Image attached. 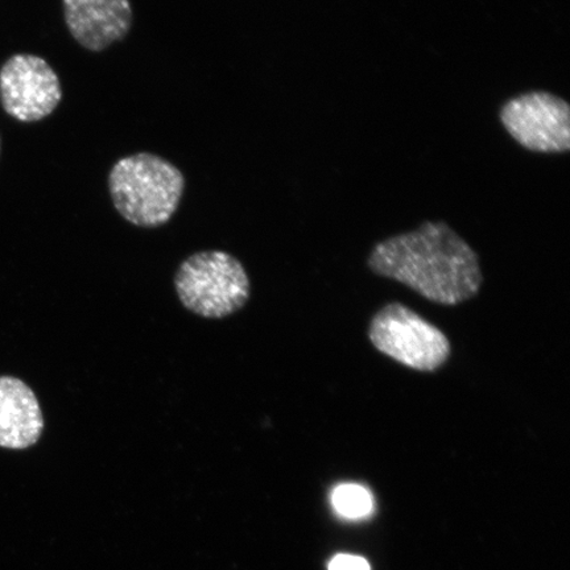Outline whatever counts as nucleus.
Segmentation results:
<instances>
[{"mask_svg": "<svg viewBox=\"0 0 570 570\" xmlns=\"http://www.w3.org/2000/svg\"><path fill=\"white\" fill-rule=\"evenodd\" d=\"M368 267L443 305L470 301L483 282L479 255L445 223H425L381 242L370 254Z\"/></svg>", "mask_w": 570, "mask_h": 570, "instance_id": "obj_1", "label": "nucleus"}, {"mask_svg": "<svg viewBox=\"0 0 570 570\" xmlns=\"http://www.w3.org/2000/svg\"><path fill=\"white\" fill-rule=\"evenodd\" d=\"M107 183L114 208L127 223L145 229L168 224L180 206L185 190L181 170L149 153L118 160Z\"/></svg>", "mask_w": 570, "mask_h": 570, "instance_id": "obj_2", "label": "nucleus"}, {"mask_svg": "<svg viewBox=\"0 0 570 570\" xmlns=\"http://www.w3.org/2000/svg\"><path fill=\"white\" fill-rule=\"evenodd\" d=\"M175 288L185 308L204 318L234 315L252 294L244 265L225 252L190 255L177 269Z\"/></svg>", "mask_w": 570, "mask_h": 570, "instance_id": "obj_3", "label": "nucleus"}, {"mask_svg": "<svg viewBox=\"0 0 570 570\" xmlns=\"http://www.w3.org/2000/svg\"><path fill=\"white\" fill-rule=\"evenodd\" d=\"M368 336L377 352L417 372H434L451 355L445 334L401 303L376 313Z\"/></svg>", "mask_w": 570, "mask_h": 570, "instance_id": "obj_4", "label": "nucleus"}, {"mask_svg": "<svg viewBox=\"0 0 570 570\" xmlns=\"http://www.w3.org/2000/svg\"><path fill=\"white\" fill-rule=\"evenodd\" d=\"M61 101L60 78L42 57L13 55L0 69V102L19 122H40L51 116Z\"/></svg>", "mask_w": 570, "mask_h": 570, "instance_id": "obj_5", "label": "nucleus"}, {"mask_svg": "<svg viewBox=\"0 0 570 570\" xmlns=\"http://www.w3.org/2000/svg\"><path fill=\"white\" fill-rule=\"evenodd\" d=\"M501 120L511 137L529 151H569V105L551 92L531 91L510 99L502 107Z\"/></svg>", "mask_w": 570, "mask_h": 570, "instance_id": "obj_6", "label": "nucleus"}, {"mask_svg": "<svg viewBox=\"0 0 570 570\" xmlns=\"http://www.w3.org/2000/svg\"><path fill=\"white\" fill-rule=\"evenodd\" d=\"M71 38L90 52H102L131 31L130 0H62Z\"/></svg>", "mask_w": 570, "mask_h": 570, "instance_id": "obj_7", "label": "nucleus"}, {"mask_svg": "<svg viewBox=\"0 0 570 570\" xmlns=\"http://www.w3.org/2000/svg\"><path fill=\"white\" fill-rule=\"evenodd\" d=\"M42 431L45 417L32 389L18 377L0 376V446L31 448Z\"/></svg>", "mask_w": 570, "mask_h": 570, "instance_id": "obj_8", "label": "nucleus"}, {"mask_svg": "<svg viewBox=\"0 0 570 570\" xmlns=\"http://www.w3.org/2000/svg\"><path fill=\"white\" fill-rule=\"evenodd\" d=\"M332 504L341 517L347 519L366 518L374 510L372 493L356 483H344L334 489Z\"/></svg>", "mask_w": 570, "mask_h": 570, "instance_id": "obj_9", "label": "nucleus"}, {"mask_svg": "<svg viewBox=\"0 0 570 570\" xmlns=\"http://www.w3.org/2000/svg\"><path fill=\"white\" fill-rule=\"evenodd\" d=\"M330 570H372L368 562L354 554H338L333 558Z\"/></svg>", "mask_w": 570, "mask_h": 570, "instance_id": "obj_10", "label": "nucleus"}, {"mask_svg": "<svg viewBox=\"0 0 570 570\" xmlns=\"http://www.w3.org/2000/svg\"><path fill=\"white\" fill-rule=\"evenodd\" d=\"M0 146H2V140H0Z\"/></svg>", "mask_w": 570, "mask_h": 570, "instance_id": "obj_11", "label": "nucleus"}]
</instances>
